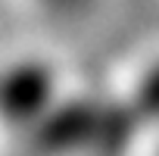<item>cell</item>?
<instances>
[{
    "label": "cell",
    "mask_w": 159,
    "mask_h": 156,
    "mask_svg": "<svg viewBox=\"0 0 159 156\" xmlns=\"http://www.w3.org/2000/svg\"><path fill=\"white\" fill-rule=\"evenodd\" d=\"M53 100V78L38 62H22L0 75V116L10 122H31L47 112Z\"/></svg>",
    "instance_id": "1"
},
{
    "label": "cell",
    "mask_w": 159,
    "mask_h": 156,
    "mask_svg": "<svg viewBox=\"0 0 159 156\" xmlns=\"http://www.w3.org/2000/svg\"><path fill=\"white\" fill-rule=\"evenodd\" d=\"M100 125H103V112L97 106H91V103H66V106H56L53 112L41 116L38 144L47 153L75 150L81 144H94L100 137Z\"/></svg>",
    "instance_id": "2"
},
{
    "label": "cell",
    "mask_w": 159,
    "mask_h": 156,
    "mask_svg": "<svg viewBox=\"0 0 159 156\" xmlns=\"http://www.w3.org/2000/svg\"><path fill=\"white\" fill-rule=\"evenodd\" d=\"M137 109L159 119V66H153V69L143 75L140 91H137Z\"/></svg>",
    "instance_id": "3"
}]
</instances>
